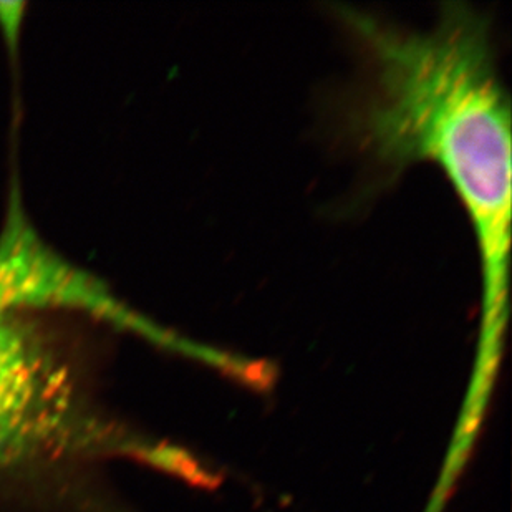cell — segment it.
<instances>
[{"mask_svg": "<svg viewBox=\"0 0 512 512\" xmlns=\"http://www.w3.org/2000/svg\"><path fill=\"white\" fill-rule=\"evenodd\" d=\"M335 12L365 62L347 123L388 173L435 161L455 186L483 272V367L498 353L509 309L511 102L486 14L446 2L435 25L411 29L353 5Z\"/></svg>", "mask_w": 512, "mask_h": 512, "instance_id": "cell-1", "label": "cell"}, {"mask_svg": "<svg viewBox=\"0 0 512 512\" xmlns=\"http://www.w3.org/2000/svg\"><path fill=\"white\" fill-rule=\"evenodd\" d=\"M45 312L88 315L148 339L183 345L120 299L102 277L50 246L30 221L14 179L0 229V314L42 317Z\"/></svg>", "mask_w": 512, "mask_h": 512, "instance_id": "cell-3", "label": "cell"}, {"mask_svg": "<svg viewBox=\"0 0 512 512\" xmlns=\"http://www.w3.org/2000/svg\"><path fill=\"white\" fill-rule=\"evenodd\" d=\"M77 365L40 315L0 314V469L118 448Z\"/></svg>", "mask_w": 512, "mask_h": 512, "instance_id": "cell-2", "label": "cell"}, {"mask_svg": "<svg viewBox=\"0 0 512 512\" xmlns=\"http://www.w3.org/2000/svg\"><path fill=\"white\" fill-rule=\"evenodd\" d=\"M25 7V2H0V35L12 55L19 50L22 27L27 17Z\"/></svg>", "mask_w": 512, "mask_h": 512, "instance_id": "cell-4", "label": "cell"}]
</instances>
